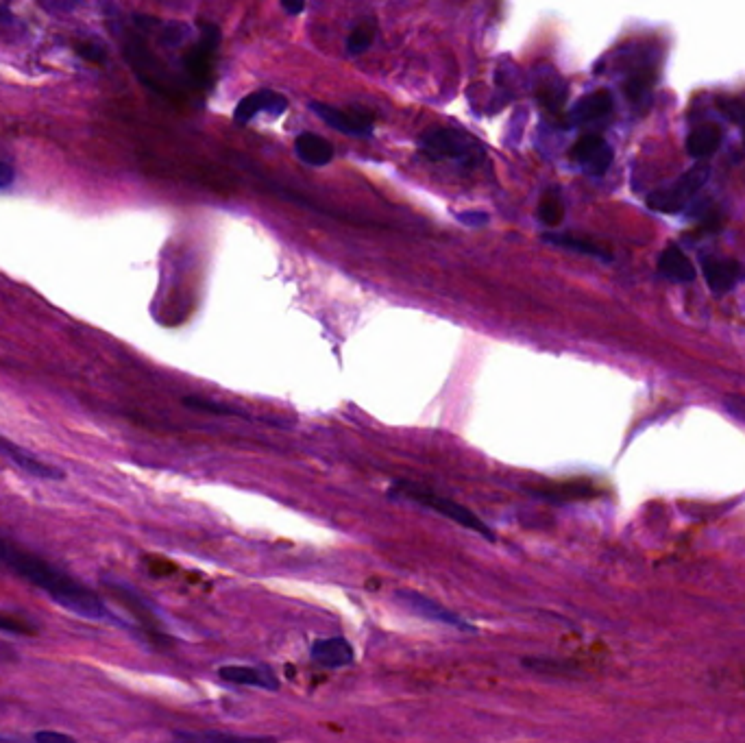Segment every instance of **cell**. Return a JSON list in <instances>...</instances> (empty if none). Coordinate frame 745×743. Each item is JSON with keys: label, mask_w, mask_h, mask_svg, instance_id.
<instances>
[{"label": "cell", "mask_w": 745, "mask_h": 743, "mask_svg": "<svg viewBox=\"0 0 745 743\" xmlns=\"http://www.w3.org/2000/svg\"><path fill=\"white\" fill-rule=\"evenodd\" d=\"M571 157L586 170V173L604 175L610 162H613V149H610L602 136L589 133V136H582L573 144Z\"/></svg>", "instance_id": "cell-8"}, {"label": "cell", "mask_w": 745, "mask_h": 743, "mask_svg": "<svg viewBox=\"0 0 745 743\" xmlns=\"http://www.w3.org/2000/svg\"><path fill=\"white\" fill-rule=\"evenodd\" d=\"M704 275L706 282L715 292H726L737 284L739 277V266L732 260H719V258H706L704 260Z\"/></svg>", "instance_id": "cell-16"}, {"label": "cell", "mask_w": 745, "mask_h": 743, "mask_svg": "<svg viewBox=\"0 0 745 743\" xmlns=\"http://www.w3.org/2000/svg\"><path fill=\"white\" fill-rule=\"evenodd\" d=\"M14 179H16L14 168H11L7 162L0 160V190L11 188V184H14Z\"/></svg>", "instance_id": "cell-31"}, {"label": "cell", "mask_w": 745, "mask_h": 743, "mask_svg": "<svg viewBox=\"0 0 745 743\" xmlns=\"http://www.w3.org/2000/svg\"><path fill=\"white\" fill-rule=\"evenodd\" d=\"M543 240L549 242V245H554V247H563V249H569V251L584 253V255H595V258L608 260V255L600 247H595L593 242H589V240H580V238L565 236V234H547V236H543Z\"/></svg>", "instance_id": "cell-19"}, {"label": "cell", "mask_w": 745, "mask_h": 743, "mask_svg": "<svg viewBox=\"0 0 745 743\" xmlns=\"http://www.w3.org/2000/svg\"><path fill=\"white\" fill-rule=\"evenodd\" d=\"M310 109L323 120L325 125H329L340 133H345V136L369 138L373 133V118L366 112H362V109L343 112V109L327 105V103H319V101H312Z\"/></svg>", "instance_id": "cell-6"}, {"label": "cell", "mask_w": 745, "mask_h": 743, "mask_svg": "<svg viewBox=\"0 0 745 743\" xmlns=\"http://www.w3.org/2000/svg\"><path fill=\"white\" fill-rule=\"evenodd\" d=\"M458 221L462 225L471 227V229H478V227H484L488 223V214L480 212V210H469V212L458 214Z\"/></svg>", "instance_id": "cell-28"}, {"label": "cell", "mask_w": 745, "mask_h": 743, "mask_svg": "<svg viewBox=\"0 0 745 743\" xmlns=\"http://www.w3.org/2000/svg\"><path fill=\"white\" fill-rule=\"evenodd\" d=\"M543 495L549 499H560V502H563V499H584V497L593 495V491L584 484H565V486H558V489H545Z\"/></svg>", "instance_id": "cell-24"}, {"label": "cell", "mask_w": 745, "mask_h": 743, "mask_svg": "<svg viewBox=\"0 0 745 743\" xmlns=\"http://www.w3.org/2000/svg\"><path fill=\"white\" fill-rule=\"evenodd\" d=\"M183 404H186L188 408L201 410V412H210V414H238V410H234V408L218 406V404H214V401L199 399V397H186V399H183Z\"/></svg>", "instance_id": "cell-26"}, {"label": "cell", "mask_w": 745, "mask_h": 743, "mask_svg": "<svg viewBox=\"0 0 745 743\" xmlns=\"http://www.w3.org/2000/svg\"><path fill=\"white\" fill-rule=\"evenodd\" d=\"M539 99H541V103H543L547 109H552V112H558V109L563 107V103L567 101V88H565V83H560L558 79L547 81L545 85H541Z\"/></svg>", "instance_id": "cell-22"}, {"label": "cell", "mask_w": 745, "mask_h": 743, "mask_svg": "<svg viewBox=\"0 0 745 743\" xmlns=\"http://www.w3.org/2000/svg\"><path fill=\"white\" fill-rule=\"evenodd\" d=\"M282 9L286 11V14H290V16H299V14H303V11H305V3H288V0H284Z\"/></svg>", "instance_id": "cell-33"}, {"label": "cell", "mask_w": 745, "mask_h": 743, "mask_svg": "<svg viewBox=\"0 0 745 743\" xmlns=\"http://www.w3.org/2000/svg\"><path fill=\"white\" fill-rule=\"evenodd\" d=\"M0 565H7L20 578L29 580L38 589L46 591L59 606L68 608L70 613L88 619H103L107 615L105 604L101 602L99 595L81 587L75 578H70L64 571L46 563L40 556L24 552L18 545L5 539H0Z\"/></svg>", "instance_id": "cell-1"}, {"label": "cell", "mask_w": 745, "mask_h": 743, "mask_svg": "<svg viewBox=\"0 0 745 743\" xmlns=\"http://www.w3.org/2000/svg\"><path fill=\"white\" fill-rule=\"evenodd\" d=\"M626 94L630 96V99L634 103H641L647 94H650V79H647L643 72H639V75H634L628 79L626 83Z\"/></svg>", "instance_id": "cell-25"}, {"label": "cell", "mask_w": 745, "mask_h": 743, "mask_svg": "<svg viewBox=\"0 0 745 743\" xmlns=\"http://www.w3.org/2000/svg\"><path fill=\"white\" fill-rule=\"evenodd\" d=\"M0 632H7V635H18V637H33L35 626L29 624L27 619H20L11 613L0 611Z\"/></svg>", "instance_id": "cell-23"}, {"label": "cell", "mask_w": 745, "mask_h": 743, "mask_svg": "<svg viewBox=\"0 0 745 743\" xmlns=\"http://www.w3.org/2000/svg\"><path fill=\"white\" fill-rule=\"evenodd\" d=\"M18 27V18L11 14V11L0 7V31L5 29H16Z\"/></svg>", "instance_id": "cell-32"}, {"label": "cell", "mask_w": 745, "mask_h": 743, "mask_svg": "<svg viewBox=\"0 0 745 743\" xmlns=\"http://www.w3.org/2000/svg\"><path fill=\"white\" fill-rule=\"evenodd\" d=\"M221 42V31L210 22H201V40L194 44L186 55L188 75L199 85H210L212 68H214V53Z\"/></svg>", "instance_id": "cell-5"}, {"label": "cell", "mask_w": 745, "mask_h": 743, "mask_svg": "<svg viewBox=\"0 0 745 743\" xmlns=\"http://www.w3.org/2000/svg\"><path fill=\"white\" fill-rule=\"evenodd\" d=\"M395 491L401 493L406 499H410V502H417V504H421L425 508L434 510V513L443 515V517L451 519L454 523H458V526L467 528L471 532H478V534H482V537L488 539V541H495V534L491 532V528H488L486 523L478 515H473L469 508H464V506H460L456 502H451V499H447V497L434 495L430 491L421 489V486H414V484H408V482H399Z\"/></svg>", "instance_id": "cell-2"}, {"label": "cell", "mask_w": 745, "mask_h": 743, "mask_svg": "<svg viewBox=\"0 0 745 743\" xmlns=\"http://www.w3.org/2000/svg\"><path fill=\"white\" fill-rule=\"evenodd\" d=\"M421 151L430 157V160H464V157L475 155V142L467 136V133L456 131V129H432L421 136Z\"/></svg>", "instance_id": "cell-3"}, {"label": "cell", "mask_w": 745, "mask_h": 743, "mask_svg": "<svg viewBox=\"0 0 745 743\" xmlns=\"http://www.w3.org/2000/svg\"><path fill=\"white\" fill-rule=\"evenodd\" d=\"M295 153L301 162L310 166H325L334 160V146L310 131L297 136Z\"/></svg>", "instance_id": "cell-15"}, {"label": "cell", "mask_w": 745, "mask_h": 743, "mask_svg": "<svg viewBox=\"0 0 745 743\" xmlns=\"http://www.w3.org/2000/svg\"><path fill=\"white\" fill-rule=\"evenodd\" d=\"M286 109H288L286 96H282L279 92H273V90H258V92L249 94V96H244V99L236 107L234 118H236V123L247 125L262 112L271 114V116H282Z\"/></svg>", "instance_id": "cell-9"}, {"label": "cell", "mask_w": 745, "mask_h": 743, "mask_svg": "<svg viewBox=\"0 0 745 743\" xmlns=\"http://www.w3.org/2000/svg\"><path fill=\"white\" fill-rule=\"evenodd\" d=\"M563 216H565V205H563V201H560L558 192L556 190L545 192L541 203H539L541 223L547 225V227H558L560 223H563Z\"/></svg>", "instance_id": "cell-20"}, {"label": "cell", "mask_w": 745, "mask_h": 743, "mask_svg": "<svg viewBox=\"0 0 745 743\" xmlns=\"http://www.w3.org/2000/svg\"><path fill=\"white\" fill-rule=\"evenodd\" d=\"M706 179H708V166H695L678 181L676 186H671L667 190H656L652 197L647 199V205H650L656 212H667V214L680 212L691 194L698 192L706 184Z\"/></svg>", "instance_id": "cell-4"}, {"label": "cell", "mask_w": 745, "mask_h": 743, "mask_svg": "<svg viewBox=\"0 0 745 743\" xmlns=\"http://www.w3.org/2000/svg\"><path fill=\"white\" fill-rule=\"evenodd\" d=\"M218 676L231 682V685L242 687H260L268 691H275L279 687V680L273 669L260 665H225L218 669Z\"/></svg>", "instance_id": "cell-11"}, {"label": "cell", "mask_w": 745, "mask_h": 743, "mask_svg": "<svg viewBox=\"0 0 745 743\" xmlns=\"http://www.w3.org/2000/svg\"><path fill=\"white\" fill-rule=\"evenodd\" d=\"M658 266H661V271L667 277L676 279V282H693V279H695L693 264L689 262L687 255L682 253L678 247H667L661 253V260H658Z\"/></svg>", "instance_id": "cell-18"}, {"label": "cell", "mask_w": 745, "mask_h": 743, "mask_svg": "<svg viewBox=\"0 0 745 743\" xmlns=\"http://www.w3.org/2000/svg\"><path fill=\"white\" fill-rule=\"evenodd\" d=\"M0 456L7 458L11 465H16L24 473L35 475V478H42V480H61V478H64V473H61L59 469L48 467L46 462L38 460L33 454H29L27 449H22L20 445L11 443L9 438H5L3 434H0Z\"/></svg>", "instance_id": "cell-10"}, {"label": "cell", "mask_w": 745, "mask_h": 743, "mask_svg": "<svg viewBox=\"0 0 745 743\" xmlns=\"http://www.w3.org/2000/svg\"><path fill=\"white\" fill-rule=\"evenodd\" d=\"M613 112V96L606 90H595L591 94L582 96V99L573 105L571 109V120L578 125L593 123Z\"/></svg>", "instance_id": "cell-13"}, {"label": "cell", "mask_w": 745, "mask_h": 743, "mask_svg": "<svg viewBox=\"0 0 745 743\" xmlns=\"http://www.w3.org/2000/svg\"><path fill=\"white\" fill-rule=\"evenodd\" d=\"M312 661L325 669H338L353 663V648L343 637L321 639L312 645Z\"/></svg>", "instance_id": "cell-12"}, {"label": "cell", "mask_w": 745, "mask_h": 743, "mask_svg": "<svg viewBox=\"0 0 745 743\" xmlns=\"http://www.w3.org/2000/svg\"><path fill=\"white\" fill-rule=\"evenodd\" d=\"M173 743H277L273 737L223 733V730H183L175 733Z\"/></svg>", "instance_id": "cell-14"}, {"label": "cell", "mask_w": 745, "mask_h": 743, "mask_svg": "<svg viewBox=\"0 0 745 743\" xmlns=\"http://www.w3.org/2000/svg\"><path fill=\"white\" fill-rule=\"evenodd\" d=\"M719 107H722L724 114L735 120L737 125L745 127V105L741 101H722V105H719Z\"/></svg>", "instance_id": "cell-29"}, {"label": "cell", "mask_w": 745, "mask_h": 743, "mask_svg": "<svg viewBox=\"0 0 745 743\" xmlns=\"http://www.w3.org/2000/svg\"><path fill=\"white\" fill-rule=\"evenodd\" d=\"M77 48V55L83 57L85 62H92V64H101L105 62V51L94 42H81V44H75Z\"/></svg>", "instance_id": "cell-27"}, {"label": "cell", "mask_w": 745, "mask_h": 743, "mask_svg": "<svg viewBox=\"0 0 745 743\" xmlns=\"http://www.w3.org/2000/svg\"><path fill=\"white\" fill-rule=\"evenodd\" d=\"M35 743H77V741L70 735L57 733V730H40V733L35 735Z\"/></svg>", "instance_id": "cell-30"}, {"label": "cell", "mask_w": 745, "mask_h": 743, "mask_svg": "<svg viewBox=\"0 0 745 743\" xmlns=\"http://www.w3.org/2000/svg\"><path fill=\"white\" fill-rule=\"evenodd\" d=\"M373 40H375V22L364 20L362 24H358V27L349 33L347 51L351 55H362L364 51H369Z\"/></svg>", "instance_id": "cell-21"}, {"label": "cell", "mask_w": 745, "mask_h": 743, "mask_svg": "<svg viewBox=\"0 0 745 743\" xmlns=\"http://www.w3.org/2000/svg\"><path fill=\"white\" fill-rule=\"evenodd\" d=\"M719 144H722V131L713 123H704L689 133L687 151L691 157H708L719 149Z\"/></svg>", "instance_id": "cell-17"}, {"label": "cell", "mask_w": 745, "mask_h": 743, "mask_svg": "<svg viewBox=\"0 0 745 743\" xmlns=\"http://www.w3.org/2000/svg\"><path fill=\"white\" fill-rule=\"evenodd\" d=\"M397 602L401 606H406L412 615H417L421 619L436 621V624H445V626H454V628L473 630L462 617H458L456 613H451L449 608L441 606L438 602L425 598V595H421L417 591H397Z\"/></svg>", "instance_id": "cell-7"}]
</instances>
